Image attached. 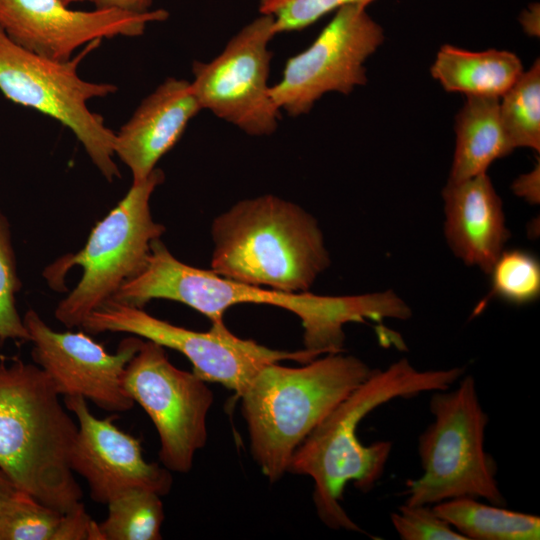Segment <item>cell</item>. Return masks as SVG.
Instances as JSON below:
<instances>
[{
	"label": "cell",
	"instance_id": "8fae6325",
	"mask_svg": "<svg viewBox=\"0 0 540 540\" xmlns=\"http://www.w3.org/2000/svg\"><path fill=\"white\" fill-rule=\"evenodd\" d=\"M384 39L382 26L367 7H341L307 49L287 60L281 80L270 86L274 104L299 116L328 92L349 94L365 85L364 63Z\"/></svg>",
	"mask_w": 540,
	"mask_h": 540
},
{
	"label": "cell",
	"instance_id": "9c48e42d",
	"mask_svg": "<svg viewBox=\"0 0 540 540\" xmlns=\"http://www.w3.org/2000/svg\"><path fill=\"white\" fill-rule=\"evenodd\" d=\"M88 334L118 332L134 335L183 354L193 373L206 382H216L238 396L266 365L284 360L307 363L319 356L303 349L275 350L253 340L234 335L224 322L214 323L209 331L186 329L156 318L141 307L109 299L83 322Z\"/></svg>",
	"mask_w": 540,
	"mask_h": 540
},
{
	"label": "cell",
	"instance_id": "6da1fadb",
	"mask_svg": "<svg viewBox=\"0 0 540 540\" xmlns=\"http://www.w3.org/2000/svg\"><path fill=\"white\" fill-rule=\"evenodd\" d=\"M143 307L153 299L183 303L222 323L226 310L241 303L265 304L292 312L301 320L305 349L320 355L342 352L344 326L350 322L404 320L409 306L394 291L351 295L321 296L312 293H286L238 282L189 266L155 239L145 268L126 281L111 298Z\"/></svg>",
	"mask_w": 540,
	"mask_h": 540
},
{
	"label": "cell",
	"instance_id": "4316f807",
	"mask_svg": "<svg viewBox=\"0 0 540 540\" xmlns=\"http://www.w3.org/2000/svg\"><path fill=\"white\" fill-rule=\"evenodd\" d=\"M390 517L402 540H467L430 505L403 504Z\"/></svg>",
	"mask_w": 540,
	"mask_h": 540
},
{
	"label": "cell",
	"instance_id": "484cf974",
	"mask_svg": "<svg viewBox=\"0 0 540 540\" xmlns=\"http://www.w3.org/2000/svg\"><path fill=\"white\" fill-rule=\"evenodd\" d=\"M376 0H260L259 11L274 18L276 34L305 29L346 5L368 7Z\"/></svg>",
	"mask_w": 540,
	"mask_h": 540
},
{
	"label": "cell",
	"instance_id": "2e32d148",
	"mask_svg": "<svg viewBox=\"0 0 540 540\" xmlns=\"http://www.w3.org/2000/svg\"><path fill=\"white\" fill-rule=\"evenodd\" d=\"M200 110L191 83L173 77L142 100L114 140V154L129 168L132 183L150 175Z\"/></svg>",
	"mask_w": 540,
	"mask_h": 540
},
{
	"label": "cell",
	"instance_id": "d6986e66",
	"mask_svg": "<svg viewBox=\"0 0 540 540\" xmlns=\"http://www.w3.org/2000/svg\"><path fill=\"white\" fill-rule=\"evenodd\" d=\"M430 70L447 92L496 98H501L524 71L512 52H473L449 44L439 49Z\"/></svg>",
	"mask_w": 540,
	"mask_h": 540
},
{
	"label": "cell",
	"instance_id": "44dd1931",
	"mask_svg": "<svg viewBox=\"0 0 540 540\" xmlns=\"http://www.w3.org/2000/svg\"><path fill=\"white\" fill-rule=\"evenodd\" d=\"M161 497L143 487H131L113 496L106 518L98 523L101 540H159L164 521Z\"/></svg>",
	"mask_w": 540,
	"mask_h": 540
},
{
	"label": "cell",
	"instance_id": "e0dca14e",
	"mask_svg": "<svg viewBox=\"0 0 540 540\" xmlns=\"http://www.w3.org/2000/svg\"><path fill=\"white\" fill-rule=\"evenodd\" d=\"M442 195L448 245L465 264L489 274L510 236L502 201L490 177L484 173L448 181Z\"/></svg>",
	"mask_w": 540,
	"mask_h": 540
},
{
	"label": "cell",
	"instance_id": "7a4b0ae2",
	"mask_svg": "<svg viewBox=\"0 0 540 540\" xmlns=\"http://www.w3.org/2000/svg\"><path fill=\"white\" fill-rule=\"evenodd\" d=\"M463 367L418 370L402 358L372 374L353 390L297 447L287 472L314 481L313 501L320 520L334 530L361 532L340 504L348 482L370 491L384 473L391 441L363 445L356 435L362 419L395 398L449 389Z\"/></svg>",
	"mask_w": 540,
	"mask_h": 540
},
{
	"label": "cell",
	"instance_id": "7402d4cb",
	"mask_svg": "<svg viewBox=\"0 0 540 540\" xmlns=\"http://www.w3.org/2000/svg\"><path fill=\"white\" fill-rule=\"evenodd\" d=\"M500 116L513 148L540 150V62L523 71L500 98Z\"/></svg>",
	"mask_w": 540,
	"mask_h": 540
},
{
	"label": "cell",
	"instance_id": "f546056e",
	"mask_svg": "<svg viewBox=\"0 0 540 540\" xmlns=\"http://www.w3.org/2000/svg\"><path fill=\"white\" fill-rule=\"evenodd\" d=\"M93 3L97 9H117L142 13L149 10L152 0H93Z\"/></svg>",
	"mask_w": 540,
	"mask_h": 540
},
{
	"label": "cell",
	"instance_id": "d4e9b609",
	"mask_svg": "<svg viewBox=\"0 0 540 540\" xmlns=\"http://www.w3.org/2000/svg\"><path fill=\"white\" fill-rule=\"evenodd\" d=\"M62 514L23 492L0 519V540H55Z\"/></svg>",
	"mask_w": 540,
	"mask_h": 540
},
{
	"label": "cell",
	"instance_id": "f1b7e54d",
	"mask_svg": "<svg viewBox=\"0 0 540 540\" xmlns=\"http://www.w3.org/2000/svg\"><path fill=\"white\" fill-rule=\"evenodd\" d=\"M513 191L530 203L539 202V164L527 174H523L515 180Z\"/></svg>",
	"mask_w": 540,
	"mask_h": 540
},
{
	"label": "cell",
	"instance_id": "4dcf8cb0",
	"mask_svg": "<svg viewBox=\"0 0 540 540\" xmlns=\"http://www.w3.org/2000/svg\"><path fill=\"white\" fill-rule=\"evenodd\" d=\"M22 493L23 491L0 468V519Z\"/></svg>",
	"mask_w": 540,
	"mask_h": 540
},
{
	"label": "cell",
	"instance_id": "d6a6232c",
	"mask_svg": "<svg viewBox=\"0 0 540 540\" xmlns=\"http://www.w3.org/2000/svg\"><path fill=\"white\" fill-rule=\"evenodd\" d=\"M61 2H63L65 5H70L71 3H74V2H81V1H90V2H93V0H60Z\"/></svg>",
	"mask_w": 540,
	"mask_h": 540
},
{
	"label": "cell",
	"instance_id": "4fadbf2b",
	"mask_svg": "<svg viewBox=\"0 0 540 540\" xmlns=\"http://www.w3.org/2000/svg\"><path fill=\"white\" fill-rule=\"evenodd\" d=\"M23 322L32 343V359L51 379L60 395L81 396L108 412H125L134 401L124 388L126 367L143 339L124 338L116 353H109L88 333L58 332L30 309Z\"/></svg>",
	"mask_w": 540,
	"mask_h": 540
},
{
	"label": "cell",
	"instance_id": "30bf717a",
	"mask_svg": "<svg viewBox=\"0 0 540 540\" xmlns=\"http://www.w3.org/2000/svg\"><path fill=\"white\" fill-rule=\"evenodd\" d=\"M123 382L157 430L163 466L170 472H189L196 452L207 442V415L214 395L206 381L174 366L163 346L143 340Z\"/></svg>",
	"mask_w": 540,
	"mask_h": 540
},
{
	"label": "cell",
	"instance_id": "277c9868",
	"mask_svg": "<svg viewBox=\"0 0 540 540\" xmlns=\"http://www.w3.org/2000/svg\"><path fill=\"white\" fill-rule=\"evenodd\" d=\"M373 371L341 352L301 367L279 362L263 367L239 396L250 450L262 474L278 481L297 447Z\"/></svg>",
	"mask_w": 540,
	"mask_h": 540
},
{
	"label": "cell",
	"instance_id": "8992f818",
	"mask_svg": "<svg viewBox=\"0 0 540 540\" xmlns=\"http://www.w3.org/2000/svg\"><path fill=\"white\" fill-rule=\"evenodd\" d=\"M164 179V172L155 168L147 178L132 183L126 195L96 223L80 251L46 268L44 276L53 288L64 286L63 279L73 266L82 268L80 281L55 309L57 321L68 328L81 327L92 312L145 268L152 241L166 230L150 211L151 195Z\"/></svg>",
	"mask_w": 540,
	"mask_h": 540
},
{
	"label": "cell",
	"instance_id": "ffe728a7",
	"mask_svg": "<svg viewBox=\"0 0 540 540\" xmlns=\"http://www.w3.org/2000/svg\"><path fill=\"white\" fill-rule=\"evenodd\" d=\"M467 540H538L540 518L512 511L504 506L485 504L470 497L454 498L432 506Z\"/></svg>",
	"mask_w": 540,
	"mask_h": 540
},
{
	"label": "cell",
	"instance_id": "9a60e30c",
	"mask_svg": "<svg viewBox=\"0 0 540 540\" xmlns=\"http://www.w3.org/2000/svg\"><path fill=\"white\" fill-rule=\"evenodd\" d=\"M63 403L77 422L70 467L85 479L93 501L106 505L131 487L147 488L160 496L169 493L173 482L170 471L147 462L137 438L121 430L111 418H97L81 396H66Z\"/></svg>",
	"mask_w": 540,
	"mask_h": 540
},
{
	"label": "cell",
	"instance_id": "83f0119b",
	"mask_svg": "<svg viewBox=\"0 0 540 540\" xmlns=\"http://www.w3.org/2000/svg\"><path fill=\"white\" fill-rule=\"evenodd\" d=\"M55 540H101L98 522L90 517L80 502L62 514Z\"/></svg>",
	"mask_w": 540,
	"mask_h": 540
},
{
	"label": "cell",
	"instance_id": "52a82bcc",
	"mask_svg": "<svg viewBox=\"0 0 540 540\" xmlns=\"http://www.w3.org/2000/svg\"><path fill=\"white\" fill-rule=\"evenodd\" d=\"M451 391H433L429 409L433 422L418 439L422 475L407 483V505L433 506L470 497L505 506L497 482V465L484 448L489 422L473 376L461 377Z\"/></svg>",
	"mask_w": 540,
	"mask_h": 540
},
{
	"label": "cell",
	"instance_id": "5bb4252c",
	"mask_svg": "<svg viewBox=\"0 0 540 540\" xmlns=\"http://www.w3.org/2000/svg\"><path fill=\"white\" fill-rule=\"evenodd\" d=\"M168 16L164 9L80 11L60 0H0V29L19 46L56 61L71 59L97 39L140 36L147 24Z\"/></svg>",
	"mask_w": 540,
	"mask_h": 540
},
{
	"label": "cell",
	"instance_id": "ac0fdd59",
	"mask_svg": "<svg viewBox=\"0 0 540 540\" xmlns=\"http://www.w3.org/2000/svg\"><path fill=\"white\" fill-rule=\"evenodd\" d=\"M455 151L448 181L486 173L513 150L500 116V98L469 96L455 119Z\"/></svg>",
	"mask_w": 540,
	"mask_h": 540
},
{
	"label": "cell",
	"instance_id": "5b68a950",
	"mask_svg": "<svg viewBox=\"0 0 540 540\" xmlns=\"http://www.w3.org/2000/svg\"><path fill=\"white\" fill-rule=\"evenodd\" d=\"M211 271L286 293L307 292L330 264L317 221L274 195L245 199L211 228Z\"/></svg>",
	"mask_w": 540,
	"mask_h": 540
},
{
	"label": "cell",
	"instance_id": "cb8c5ba5",
	"mask_svg": "<svg viewBox=\"0 0 540 540\" xmlns=\"http://www.w3.org/2000/svg\"><path fill=\"white\" fill-rule=\"evenodd\" d=\"M20 288L10 224L0 209V342H29V334L16 307Z\"/></svg>",
	"mask_w": 540,
	"mask_h": 540
},
{
	"label": "cell",
	"instance_id": "7c38bea8",
	"mask_svg": "<svg viewBox=\"0 0 540 540\" xmlns=\"http://www.w3.org/2000/svg\"><path fill=\"white\" fill-rule=\"evenodd\" d=\"M275 35L273 16L261 14L233 36L214 59L194 61L190 83L201 109L247 134H272L281 116L268 85L272 58L268 43Z\"/></svg>",
	"mask_w": 540,
	"mask_h": 540
},
{
	"label": "cell",
	"instance_id": "3957f363",
	"mask_svg": "<svg viewBox=\"0 0 540 540\" xmlns=\"http://www.w3.org/2000/svg\"><path fill=\"white\" fill-rule=\"evenodd\" d=\"M36 364L0 359V468L15 485L62 513L83 492L70 467L77 422Z\"/></svg>",
	"mask_w": 540,
	"mask_h": 540
},
{
	"label": "cell",
	"instance_id": "1f68e13d",
	"mask_svg": "<svg viewBox=\"0 0 540 540\" xmlns=\"http://www.w3.org/2000/svg\"><path fill=\"white\" fill-rule=\"evenodd\" d=\"M520 22L529 34H536V28L539 27V8L538 5L531 6L524 11L520 17Z\"/></svg>",
	"mask_w": 540,
	"mask_h": 540
},
{
	"label": "cell",
	"instance_id": "ba28073f",
	"mask_svg": "<svg viewBox=\"0 0 540 540\" xmlns=\"http://www.w3.org/2000/svg\"><path fill=\"white\" fill-rule=\"evenodd\" d=\"M102 40L85 45L67 61H56L14 43L0 29V91L10 101L37 110L69 128L81 142L100 173L108 180L120 178L114 161L115 132L87 102L117 91L111 83H95L78 74L80 63Z\"/></svg>",
	"mask_w": 540,
	"mask_h": 540
},
{
	"label": "cell",
	"instance_id": "603a6c76",
	"mask_svg": "<svg viewBox=\"0 0 540 540\" xmlns=\"http://www.w3.org/2000/svg\"><path fill=\"white\" fill-rule=\"evenodd\" d=\"M489 274L491 291L488 298L523 305L540 295V264L535 255L521 249L502 251Z\"/></svg>",
	"mask_w": 540,
	"mask_h": 540
}]
</instances>
